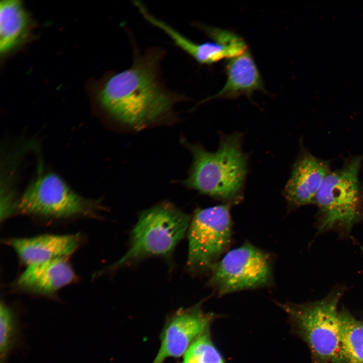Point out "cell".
<instances>
[{"mask_svg":"<svg viewBox=\"0 0 363 363\" xmlns=\"http://www.w3.org/2000/svg\"><path fill=\"white\" fill-rule=\"evenodd\" d=\"M125 28L132 47V63L106 78L98 94L101 107L111 119L131 131L174 124L178 119L175 105L190 98L166 85L161 69L165 49L152 46L141 50L132 32Z\"/></svg>","mask_w":363,"mask_h":363,"instance_id":"obj_1","label":"cell"},{"mask_svg":"<svg viewBox=\"0 0 363 363\" xmlns=\"http://www.w3.org/2000/svg\"><path fill=\"white\" fill-rule=\"evenodd\" d=\"M243 141L240 133L221 134L217 150L210 152L181 137L180 142L190 151L192 162L180 184L224 204L238 203L243 198L248 173V157L242 148Z\"/></svg>","mask_w":363,"mask_h":363,"instance_id":"obj_2","label":"cell"},{"mask_svg":"<svg viewBox=\"0 0 363 363\" xmlns=\"http://www.w3.org/2000/svg\"><path fill=\"white\" fill-rule=\"evenodd\" d=\"M360 155L346 159L324 179L314 204L318 209V232L338 229L345 233L363 218V187L359 179Z\"/></svg>","mask_w":363,"mask_h":363,"instance_id":"obj_3","label":"cell"},{"mask_svg":"<svg viewBox=\"0 0 363 363\" xmlns=\"http://www.w3.org/2000/svg\"><path fill=\"white\" fill-rule=\"evenodd\" d=\"M190 221L188 214L168 202L144 211L132 230L129 249L107 270L147 257L169 255L184 237Z\"/></svg>","mask_w":363,"mask_h":363,"instance_id":"obj_4","label":"cell"},{"mask_svg":"<svg viewBox=\"0 0 363 363\" xmlns=\"http://www.w3.org/2000/svg\"><path fill=\"white\" fill-rule=\"evenodd\" d=\"M342 292L335 289L317 301L280 305L307 344L315 363H333L336 357L340 334L338 305Z\"/></svg>","mask_w":363,"mask_h":363,"instance_id":"obj_5","label":"cell"},{"mask_svg":"<svg viewBox=\"0 0 363 363\" xmlns=\"http://www.w3.org/2000/svg\"><path fill=\"white\" fill-rule=\"evenodd\" d=\"M100 201L85 198L74 191L57 174L48 172L29 185L15 204V211L47 219L96 217Z\"/></svg>","mask_w":363,"mask_h":363,"instance_id":"obj_6","label":"cell"},{"mask_svg":"<svg viewBox=\"0 0 363 363\" xmlns=\"http://www.w3.org/2000/svg\"><path fill=\"white\" fill-rule=\"evenodd\" d=\"M230 206L223 204L195 210L188 230L190 272L210 270L228 249L232 235Z\"/></svg>","mask_w":363,"mask_h":363,"instance_id":"obj_7","label":"cell"},{"mask_svg":"<svg viewBox=\"0 0 363 363\" xmlns=\"http://www.w3.org/2000/svg\"><path fill=\"white\" fill-rule=\"evenodd\" d=\"M210 270L208 283L220 296L268 286L273 281L270 255L249 243L228 252Z\"/></svg>","mask_w":363,"mask_h":363,"instance_id":"obj_8","label":"cell"},{"mask_svg":"<svg viewBox=\"0 0 363 363\" xmlns=\"http://www.w3.org/2000/svg\"><path fill=\"white\" fill-rule=\"evenodd\" d=\"M213 315L199 305L180 309L166 320L160 335L161 345L152 363H164L168 357L184 355L194 340L207 329Z\"/></svg>","mask_w":363,"mask_h":363,"instance_id":"obj_9","label":"cell"},{"mask_svg":"<svg viewBox=\"0 0 363 363\" xmlns=\"http://www.w3.org/2000/svg\"><path fill=\"white\" fill-rule=\"evenodd\" d=\"M330 162L317 158L302 148L294 162L283 195L291 209L314 203L327 175Z\"/></svg>","mask_w":363,"mask_h":363,"instance_id":"obj_10","label":"cell"},{"mask_svg":"<svg viewBox=\"0 0 363 363\" xmlns=\"http://www.w3.org/2000/svg\"><path fill=\"white\" fill-rule=\"evenodd\" d=\"M77 276L66 258L34 263L15 282L20 290L35 295L52 297L60 288L77 280Z\"/></svg>","mask_w":363,"mask_h":363,"instance_id":"obj_11","label":"cell"},{"mask_svg":"<svg viewBox=\"0 0 363 363\" xmlns=\"http://www.w3.org/2000/svg\"><path fill=\"white\" fill-rule=\"evenodd\" d=\"M4 242L17 253L27 266L56 259L66 258L81 246L80 234H43L28 238H12Z\"/></svg>","mask_w":363,"mask_h":363,"instance_id":"obj_12","label":"cell"},{"mask_svg":"<svg viewBox=\"0 0 363 363\" xmlns=\"http://www.w3.org/2000/svg\"><path fill=\"white\" fill-rule=\"evenodd\" d=\"M227 80L223 87L216 94L201 101L214 98L233 99L242 95H251L263 89V84L254 59L247 50L241 55L230 58L225 67Z\"/></svg>","mask_w":363,"mask_h":363,"instance_id":"obj_13","label":"cell"},{"mask_svg":"<svg viewBox=\"0 0 363 363\" xmlns=\"http://www.w3.org/2000/svg\"><path fill=\"white\" fill-rule=\"evenodd\" d=\"M28 25L27 12L17 0H4L0 5V50L6 53L25 35Z\"/></svg>","mask_w":363,"mask_h":363,"instance_id":"obj_14","label":"cell"},{"mask_svg":"<svg viewBox=\"0 0 363 363\" xmlns=\"http://www.w3.org/2000/svg\"><path fill=\"white\" fill-rule=\"evenodd\" d=\"M338 349L333 363H363V321L348 311H339Z\"/></svg>","mask_w":363,"mask_h":363,"instance_id":"obj_15","label":"cell"},{"mask_svg":"<svg viewBox=\"0 0 363 363\" xmlns=\"http://www.w3.org/2000/svg\"><path fill=\"white\" fill-rule=\"evenodd\" d=\"M133 4L146 21L166 33L171 38L175 45L198 63L201 65H209L211 59V52L208 42L198 43L193 41L171 25L153 16L142 2L134 0Z\"/></svg>","mask_w":363,"mask_h":363,"instance_id":"obj_16","label":"cell"},{"mask_svg":"<svg viewBox=\"0 0 363 363\" xmlns=\"http://www.w3.org/2000/svg\"><path fill=\"white\" fill-rule=\"evenodd\" d=\"M0 308V363H8L10 355L22 344L23 327L19 314L12 307L1 301Z\"/></svg>","mask_w":363,"mask_h":363,"instance_id":"obj_17","label":"cell"},{"mask_svg":"<svg viewBox=\"0 0 363 363\" xmlns=\"http://www.w3.org/2000/svg\"><path fill=\"white\" fill-rule=\"evenodd\" d=\"M183 363H224L211 340L209 328L192 343L184 355Z\"/></svg>","mask_w":363,"mask_h":363,"instance_id":"obj_18","label":"cell"}]
</instances>
